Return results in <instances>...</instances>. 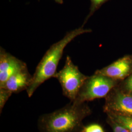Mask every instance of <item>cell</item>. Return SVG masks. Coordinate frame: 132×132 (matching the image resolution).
<instances>
[{
    "instance_id": "6da1fadb",
    "label": "cell",
    "mask_w": 132,
    "mask_h": 132,
    "mask_svg": "<svg viewBox=\"0 0 132 132\" xmlns=\"http://www.w3.org/2000/svg\"><path fill=\"white\" fill-rule=\"evenodd\" d=\"M91 113L87 102H71L53 112L41 116L38 128L40 132H84L83 120Z\"/></svg>"
},
{
    "instance_id": "7a4b0ae2",
    "label": "cell",
    "mask_w": 132,
    "mask_h": 132,
    "mask_svg": "<svg viewBox=\"0 0 132 132\" xmlns=\"http://www.w3.org/2000/svg\"><path fill=\"white\" fill-rule=\"evenodd\" d=\"M82 26L68 32L61 40L52 45L45 53L36 68L30 85L26 90L29 97L44 82L54 77L66 46L77 36L92 31V29L84 28Z\"/></svg>"
},
{
    "instance_id": "3957f363",
    "label": "cell",
    "mask_w": 132,
    "mask_h": 132,
    "mask_svg": "<svg viewBox=\"0 0 132 132\" xmlns=\"http://www.w3.org/2000/svg\"><path fill=\"white\" fill-rule=\"evenodd\" d=\"M120 81L94 72L93 76H88L73 102L84 103L105 98Z\"/></svg>"
},
{
    "instance_id": "277c9868",
    "label": "cell",
    "mask_w": 132,
    "mask_h": 132,
    "mask_svg": "<svg viewBox=\"0 0 132 132\" xmlns=\"http://www.w3.org/2000/svg\"><path fill=\"white\" fill-rule=\"evenodd\" d=\"M61 86L63 94L73 102L88 76L83 74L78 67L67 56L64 66L54 76Z\"/></svg>"
},
{
    "instance_id": "5b68a950",
    "label": "cell",
    "mask_w": 132,
    "mask_h": 132,
    "mask_svg": "<svg viewBox=\"0 0 132 132\" xmlns=\"http://www.w3.org/2000/svg\"><path fill=\"white\" fill-rule=\"evenodd\" d=\"M117 86L105 98L103 111L132 116V95L123 93Z\"/></svg>"
},
{
    "instance_id": "8992f818",
    "label": "cell",
    "mask_w": 132,
    "mask_h": 132,
    "mask_svg": "<svg viewBox=\"0 0 132 132\" xmlns=\"http://www.w3.org/2000/svg\"><path fill=\"white\" fill-rule=\"evenodd\" d=\"M95 73L121 81L132 73V55H126Z\"/></svg>"
},
{
    "instance_id": "52a82bcc",
    "label": "cell",
    "mask_w": 132,
    "mask_h": 132,
    "mask_svg": "<svg viewBox=\"0 0 132 132\" xmlns=\"http://www.w3.org/2000/svg\"><path fill=\"white\" fill-rule=\"evenodd\" d=\"M27 68L25 62L0 49V87L4 85L7 79L17 72Z\"/></svg>"
},
{
    "instance_id": "ba28073f",
    "label": "cell",
    "mask_w": 132,
    "mask_h": 132,
    "mask_svg": "<svg viewBox=\"0 0 132 132\" xmlns=\"http://www.w3.org/2000/svg\"><path fill=\"white\" fill-rule=\"evenodd\" d=\"M32 80L28 67L19 71L10 77L0 88H5L12 94H18L28 89Z\"/></svg>"
},
{
    "instance_id": "9c48e42d",
    "label": "cell",
    "mask_w": 132,
    "mask_h": 132,
    "mask_svg": "<svg viewBox=\"0 0 132 132\" xmlns=\"http://www.w3.org/2000/svg\"><path fill=\"white\" fill-rule=\"evenodd\" d=\"M106 114L114 121L132 132V116L116 112H109Z\"/></svg>"
},
{
    "instance_id": "30bf717a",
    "label": "cell",
    "mask_w": 132,
    "mask_h": 132,
    "mask_svg": "<svg viewBox=\"0 0 132 132\" xmlns=\"http://www.w3.org/2000/svg\"><path fill=\"white\" fill-rule=\"evenodd\" d=\"M117 87L123 93L132 95V73L125 79L120 81Z\"/></svg>"
},
{
    "instance_id": "8fae6325",
    "label": "cell",
    "mask_w": 132,
    "mask_h": 132,
    "mask_svg": "<svg viewBox=\"0 0 132 132\" xmlns=\"http://www.w3.org/2000/svg\"><path fill=\"white\" fill-rule=\"evenodd\" d=\"M90 12L87 16L86 17L84 23L82 26H84L90 19V17L94 14V12L99 9V8L107 2L110 0H90Z\"/></svg>"
},
{
    "instance_id": "7c38bea8",
    "label": "cell",
    "mask_w": 132,
    "mask_h": 132,
    "mask_svg": "<svg viewBox=\"0 0 132 132\" xmlns=\"http://www.w3.org/2000/svg\"><path fill=\"white\" fill-rule=\"evenodd\" d=\"M106 121L112 128L113 132H130L127 129L118 123L114 121L113 119L107 116Z\"/></svg>"
},
{
    "instance_id": "4fadbf2b",
    "label": "cell",
    "mask_w": 132,
    "mask_h": 132,
    "mask_svg": "<svg viewBox=\"0 0 132 132\" xmlns=\"http://www.w3.org/2000/svg\"><path fill=\"white\" fill-rule=\"evenodd\" d=\"M12 93L5 88H0V110L1 113L5 104L11 96Z\"/></svg>"
},
{
    "instance_id": "5bb4252c",
    "label": "cell",
    "mask_w": 132,
    "mask_h": 132,
    "mask_svg": "<svg viewBox=\"0 0 132 132\" xmlns=\"http://www.w3.org/2000/svg\"><path fill=\"white\" fill-rule=\"evenodd\" d=\"M84 132H105L101 125L98 124H91L86 126Z\"/></svg>"
},
{
    "instance_id": "9a60e30c",
    "label": "cell",
    "mask_w": 132,
    "mask_h": 132,
    "mask_svg": "<svg viewBox=\"0 0 132 132\" xmlns=\"http://www.w3.org/2000/svg\"><path fill=\"white\" fill-rule=\"evenodd\" d=\"M55 1L56 3L59 4H62L63 3V0H55Z\"/></svg>"
}]
</instances>
